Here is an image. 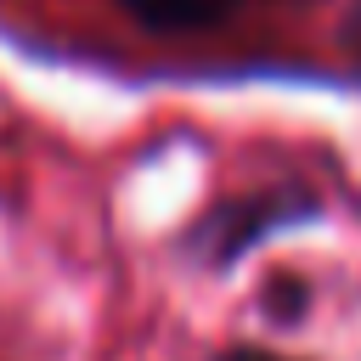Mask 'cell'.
<instances>
[{
    "instance_id": "2",
    "label": "cell",
    "mask_w": 361,
    "mask_h": 361,
    "mask_svg": "<svg viewBox=\"0 0 361 361\" xmlns=\"http://www.w3.org/2000/svg\"><path fill=\"white\" fill-rule=\"evenodd\" d=\"M338 34H344V51H350V56H355V68H361V0L344 11V28H338Z\"/></svg>"
},
{
    "instance_id": "1",
    "label": "cell",
    "mask_w": 361,
    "mask_h": 361,
    "mask_svg": "<svg viewBox=\"0 0 361 361\" xmlns=\"http://www.w3.org/2000/svg\"><path fill=\"white\" fill-rule=\"evenodd\" d=\"M243 0H124V11H135L152 28H209L226 23Z\"/></svg>"
},
{
    "instance_id": "3",
    "label": "cell",
    "mask_w": 361,
    "mask_h": 361,
    "mask_svg": "<svg viewBox=\"0 0 361 361\" xmlns=\"http://www.w3.org/2000/svg\"><path fill=\"white\" fill-rule=\"evenodd\" d=\"M220 361H288V355H271V350H226Z\"/></svg>"
}]
</instances>
